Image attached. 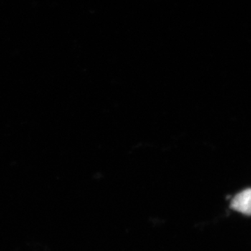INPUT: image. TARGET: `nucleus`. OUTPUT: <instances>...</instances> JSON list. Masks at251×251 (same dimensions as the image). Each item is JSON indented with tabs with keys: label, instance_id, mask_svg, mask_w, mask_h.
Segmentation results:
<instances>
[{
	"label": "nucleus",
	"instance_id": "1",
	"mask_svg": "<svg viewBox=\"0 0 251 251\" xmlns=\"http://www.w3.org/2000/svg\"><path fill=\"white\" fill-rule=\"evenodd\" d=\"M230 208L246 216H251V188L237 193L230 202Z\"/></svg>",
	"mask_w": 251,
	"mask_h": 251
}]
</instances>
